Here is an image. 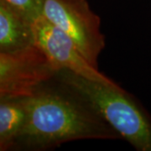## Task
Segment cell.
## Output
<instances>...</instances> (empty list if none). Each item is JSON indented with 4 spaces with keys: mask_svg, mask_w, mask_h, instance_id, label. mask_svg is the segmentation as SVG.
Masks as SVG:
<instances>
[{
    "mask_svg": "<svg viewBox=\"0 0 151 151\" xmlns=\"http://www.w3.org/2000/svg\"><path fill=\"white\" fill-rule=\"evenodd\" d=\"M26 119L14 150L45 151L76 140L122 139L79 95L55 78L25 97Z\"/></svg>",
    "mask_w": 151,
    "mask_h": 151,
    "instance_id": "1",
    "label": "cell"
},
{
    "mask_svg": "<svg viewBox=\"0 0 151 151\" xmlns=\"http://www.w3.org/2000/svg\"><path fill=\"white\" fill-rule=\"evenodd\" d=\"M55 78L85 100L136 150L151 151L150 115L118 83L93 81L65 69Z\"/></svg>",
    "mask_w": 151,
    "mask_h": 151,
    "instance_id": "2",
    "label": "cell"
},
{
    "mask_svg": "<svg viewBox=\"0 0 151 151\" xmlns=\"http://www.w3.org/2000/svg\"><path fill=\"white\" fill-rule=\"evenodd\" d=\"M43 17L65 33L84 57L98 68V58L105 48L101 19L86 0H45Z\"/></svg>",
    "mask_w": 151,
    "mask_h": 151,
    "instance_id": "3",
    "label": "cell"
},
{
    "mask_svg": "<svg viewBox=\"0 0 151 151\" xmlns=\"http://www.w3.org/2000/svg\"><path fill=\"white\" fill-rule=\"evenodd\" d=\"M58 70L41 49L0 52V97H27L40 85L54 79Z\"/></svg>",
    "mask_w": 151,
    "mask_h": 151,
    "instance_id": "4",
    "label": "cell"
},
{
    "mask_svg": "<svg viewBox=\"0 0 151 151\" xmlns=\"http://www.w3.org/2000/svg\"><path fill=\"white\" fill-rule=\"evenodd\" d=\"M36 45L43 50L57 70H68L93 81L113 83L81 54L74 41L43 16L35 22Z\"/></svg>",
    "mask_w": 151,
    "mask_h": 151,
    "instance_id": "5",
    "label": "cell"
},
{
    "mask_svg": "<svg viewBox=\"0 0 151 151\" xmlns=\"http://www.w3.org/2000/svg\"><path fill=\"white\" fill-rule=\"evenodd\" d=\"M35 45V22L5 0H0V52H15Z\"/></svg>",
    "mask_w": 151,
    "mask_h": 151,
    "instance_id": "6",
    "label": "cell"
},
{
    "mask_svg": "<svg viewBox=\"0 0 151 151\" xmlns=\"http://www.w3.org/2000/svg\"><path fill=\"white\" fill-rule=\"evenodd\" d=\"M25 119V97H0V150H14Z\"/></svg>",
    "mask_w": 151,
    "mask_h": 151,
    "instance_id": "7",
    "label": "cell"
},
{
    "mask_svg": "<svg viewBox=\"0 0 151 151\" xmlns=\"http://www.w3.org/2000/svg\"><path fill=\"white\" fill-rule=\"evenodd\" d=\"M10 5L14 7L24 15L35 22L43 16L45 0H5Z\"/></svg>",
    "mask_w": 151,
    "mask_h": 151,
    "instance_id": "8",
    "label": "cell"
}]
</instances>
